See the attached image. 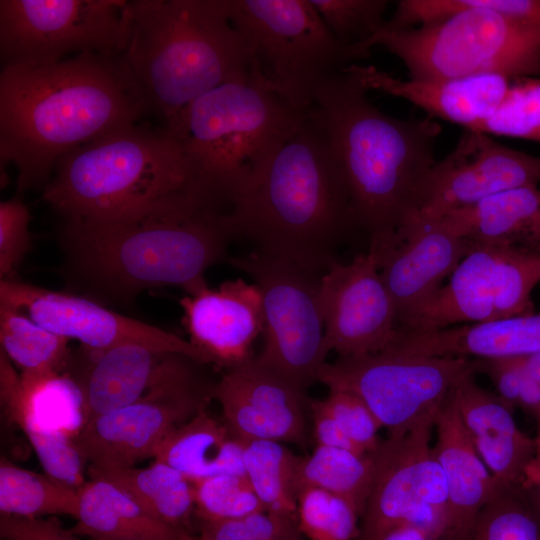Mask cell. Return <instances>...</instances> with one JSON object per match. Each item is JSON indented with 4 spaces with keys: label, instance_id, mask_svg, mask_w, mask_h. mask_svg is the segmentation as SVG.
I'll return each instance as SVG.
<instances>
[{
    "label": "cell",
    "instance_id": "6da1fadb",
    "mask_svg": "<svg viewBox=\"0 0 540 540\" xmlns=\"http://www.w3.org/2000/svg\"><path fill=\"white\" fill-rule=\"evenodd\" d=\"M59 237L68 279L123 302L165 286L195 293L211 266L229 261L236 238L228 207L204 187L116 218L65 220Z\"/></svg>",
    "mask_w": 540,
    "mask_h": 540
},
{
    "label": "cell",
    "instance_id": "7a4b0ae2",
    "mask_svg": "<svg viewBox=\"0 0 540 540\" xmlns=\"http://www.w3.org/2000/svg\"><path fill=\"white\" fill-rule=\"evenodd\" d=\"M147 117L119 54L86 53L0 72V156L19 192L49 181L70 152Z\"/></svg>",
    "mask_w": 540,
    "mask_h": 540
},
{
    "label": "cell",
    "instance_id": "3957f363",
    "mask_svg": "<svg viewBox=\"0 0 540 540\" xmlns=\"http://www.w3.org/2000/svg\"><path fill=\"white\" fill-rule=\"evenodd\" d=\"M344 70L314 92L310 116L325 134L343 174L357 227L377 257L390 249L415 212L420 186L436 163L441 126L432 117L385 114Z\"/></svg>",
    "mask_w": 540,
    "mask_h": 540
},
{
    "label": "cell",
    "instance_id": "277c9868",
    "mask_svg": "<svg viewBox=\"0 0 540 540\" xmlns=\"http://www.w3.org/2000/svg\"><path fill=\"white\" fill-rule=\"evenodd\" d=\"M228 215L235 236L256 252L317 273L337 261L356 223L341 169L308 109L265 168L232 195Z\"/></svg>",
    "mask_w": 540,
    "mask_h": 540
},
{
    "label": "cell",
    "instance_id": "5b68a950",
    "mask_svg": "<svg viewBox=\"0 0 540 540\" xmlns=\"http://www.w3.org/2000/svg\"><path fill=\"white\" fill-rule=\"evenodd\" d=\"M119 54L147 117L174 133L186 108L208 91L254 73L250 49L227 0H130Z\"/></svg>",
    "mask_w": 540,
    "mask_h": 540
},
{
    "label": "cell",
    "instance_id": "8992f818",
    "mask_svg": "<svg viewBox=\"0 0 540 540\" xmlns=\"http://www.w3.org/2000/svg\"><path fill=\"white\" fill-rule=\"evenodd\" d=\"M375 45L397 56L413 80L540 78V30L482 0H401L365 48Z\"/></svg>",
    "mask_w": 540,
    "mask_h": 540
},
{
    "label": "cell",
    "instance_id": "52a82bcc",
    "mask_svg": "<svg viewBox=\"0 0 540 540\" xmlns=\"http://www.w3.org/2000/svg\"><path fill=\"white\" fill-rule=\"evenodd\" d=\"M195 187L210 189L195 174L178 138L140 121L61 158L42 198L63 221L104 220Z\"/></svg>",
    "mask_w": 540,
    "mask_h": 540
},
{
    "label": "cell",
    "instance_id": "ba28073f",
    "mask_svg": "<svg viewBox=\"0 0 540 540\" xmlns=\"http://www.w3.org/2000/svg\"><path fill=\"white\" fill-rule=\"evenodd\" d=\"M306 112L254 72L197 98L173 134L197 177L229 207L232 195L265 168Z\"/></svg>",
    "mask_w": 540,
    "mask_h": 540
},
{
    "label": "cell",
    "instance_id": "9c48e42d",
    "mask_svg": "<svg viewBox=\"0 0 540 540\" xmlns=\"http://www.w3.org/2000/svg\"><path fill=\"white\" fill-rule=\"evenodd\" d=\"M254 71L293 107L307 110L328 78L367 58L339 43L311 0H227Z\"/></svg>",
    "mask_w": 540,
    "mask_h": 540
},
{
    "label": "cell",
    "instance_id": "30bf717a",
    "mask_svg": "<svg viewBox=\"0 0 540 540\" xmlns=\"http://www.w3.org/2000/svg\"><path fill=\"white\" fill-rule=\"evenodd\" d=\"M235 269L258 287L264 344L256 362L306 391L330 352L324 330L319 273L297 263L252 251L232 256Z\"/></svg>",
    "mask_w": 540,
    "mask_h": 540
},
{
    "label": "cell",
    "instance_id": "8fae6325",
    "mask_svg": "<svg viewBox=\"0 0 540 540\" xmlns=\"http://www.w3.org/2000/svg\"><path fill=\"white\" fill-rule=\"evenodd\" d=\"M476 373L478 359L410 355L386 348L327 362L318 382L360 397L388 437H400L435 417L451 391Z\"/></svg>",
    "mask_w": 540,
    "mask_h": 540
},
{
    "label": "cell",
    "instance_id": "7c38bea8",
    "mask_svg": "<svg viewBox=\"0 0 540 540\" xmlns=\"http://www.w3.org/2000/svg\"><path fill=\"white\" fill-rule=\"evenodd\" d=\"M129 26L126 0H0V60L36 66L86 54H120Z\"/></svg>",
    "mask_w": 540,
    "mask_h": 540
},
{
    "label": "cell",
    "instance_id": "4fadbf2b",
    "mask_svg": "<svg viewBox=\"0 0 540 540\" xmlns=\"http://www.w3.org/2000/svg\"><path fill=\"white\" fill-rule=\"evenodd\" d=\"M435 417L400 437H387L371 452L373 476L359 540H383L405 526L440 536L446 527L445 476L430 446Z\"/></svg>",
    "mask_w": 540,
    "mask_h": 540
},
{
    "label": "cell",
    "instance_id": "5bb4252c",
    "mask_svg": "<svg viewBox=\"0 0 540 540\" xmlns=\"http://www.w3.org/2000/svg\"><path fill=\"white\" fill-rule=\"evenodd\" d=\"M450 276L447 285L397 328L425 332L532 313L531 294L540 282V253L473 246Z\"/></svg>",
    "mask_w": 540,
    "mask_h": 540
},
{
    "label": "cell",
    "instance_id": "9a60e30c",
    "mask_svg": "<svg viewBox=\"0 0 540 540\" xmlns=\"http://www.w3.org/2000/svg\"><path fill=\"white\" fill-rule=\"evenodd\" d=\"M203 366L193 361L136 402L87 422L74 439L84 460L99 468H126L154 458L164 440L213 399L215 383Z\"/></svg>",
    "mask_w": 540,
    "mask_h": 540
},
{
    "label": "cell",
    "instance_id": "2e32d148",
    "mask_svg": "<svg viewBox=\"0 0 540 540\" xmlns=\"http://www.w3.org/2000/svg\"><path fill=\"white\" fill-rule=\"evenodd\" d=\"M0 304L25 314L51 332L77 339L83 347L92 350L136 344L211 364L190 341L79 295L49 290L14 278L3 279L0 281Z\"/></svg>",
    "mask_w": 540,
    "mask_h": 540
},
{
    "label": "cell",
    "instance_id": "e0dca14e",
    "mask_svg": "<svg viewBox=\"0 0 540 540\" xmlns=\"http://www.w3.org/2000/svg\"><path fill=\"white\" fill-rule=\"evenodd\" d=\"M540 182V156L464 129L454 149L423 180L413 214L438 218L496 193ZM412 214V215H413Z\"/></svg>",
    "mask_w": 540,
    "mask_h": 540
},
{
    "label": "cell",
    "instance_id": "ac0fdd59",
    "mask_svg": "<svg viewBox=\"0 0 540 540\" xmlns=\"http://www.w3.org/2000/svg\"><path fill=\"white\" fill-rule=\"evenodd\" d=\"M327 346L338 357L376 354L396 335V310L369 250L349 263L335 261L320 280Z\"/></svg>",
    "mask_w": 540,
    "mask_h": 540
},
{
    "label": "cell",
    "instance_id": "d6986e66",
    "mask_svg": "<svg viewBox=\"0 0 540 540\" xmlns=\"http://www.w3.org/2000/svg\"><path fill=\"white\" fill-rule=\"evenodd\" d=\"M213 399L221 406L222 420L241 441L307 444L311 400L306 391L254 357L224 370Z\"/></svg>",
    "mask_w": 540,
    "mask_h": 540
},
{
    "label": "cell",
    "instance_id": "ffe728a7",
    "mask_svg": "<svg viewBox=\"0 0 540 540\" xmlns=\"http://www.w3.org/2000/svg\"><path fill=\"white\" fill-rule=\"evenodd\" d=\"M472 248L438 218L413 214L406 220L395 244L378 258L397 326L435 295Z\"/></svg>",
    "mask_w": 540,
    "mask_h": 540
},
{
    "label": "cell",
    "instance_id": "44dd1931",
    "mask_svg": "<svg viewBox=\"0 0 540 540\" xmlns=\"http://www.w3.org/2000/svg\"><path fill=\"white\" fill-rule=\"evenodd\" d=\"M179 303L189 341L212 365L225 370L253 358L264 325L262 297L254 283L238 278L217 288L206 285Z\"/></svg>",
    "mask_w": 540,
    "mask_h": 540
},
{
    "label": "cell",
    "instance_id": "7402d4cb",
    "mask_svg": "<svg viewBox=\"0 0 540 540\" xmlns=\"http://www.w3.org/2000/svg\"><path fill=\"white\" fill-rule=\"evenodd\" d=\"M81 356L84 367L73 381L82 396L83 426L97 416L136 402L196 361L136 344L105 350L82 346Z\"/></svg>",
    "mask_w": 540,
    "mask_h": 540
},
{
    "label": "cell",
    "instance_id": "603a6c76",
    "mask_svg": "<svg viewBox=\"0 0 540 540\" xmlns=\"http://www.w3.org/2000/svg\"><path fill=\"white\" fill-rule=\"evenodd\" d=\"M363 88L400 97L464 129L487 120L505 99L513 80L502 75H478L439 80H402L372 65L344 69Z\"/></svg>",
    "mask_w": 540,
    "mask_h": 540
},
{
    "label": "cell",
    "instance_id": "cb8c5ba5",
    "mask_svg": "<svg viewBox=\"0 0 540 540\" xmlns=\"http://www.w3.org/2000/svg\"><path fill=\"white\" fill-rule=\"evenodd\" d=\"M454 397L473 444L499 488L521 487L535 455V440L519 429L513 409L478 386L474 377L462 381Z\"/></svg>",
    "mask_w": 540,
    "mask_h": 540
},
{
    "label": "cell",
    "instance_id": "d4e9b609",
    "mask_svg": "<svg viewBox=\"0 0 540 540\" xmlns=\"http://www.w3.org/2000/svg\"><path fill=\"white\" fill-rule=\"evenodd\" d=\"M434 429L433 454L443 470L448 493L444 531L462 530L504 489L479 456L459 413L454 390L439 407Z\"/></svg>",
    "mask_w": 540,
    "mask_h": 540
},
{
    "label": "cell",
    "instance_id": "484cf974",
    "mask_svg": "<svg viewBox=\"0 0 540 540\" xmlns=\"http://www.w3.org/2000/svg\"><path fill=\"white\" fill-rule=\"evenodd\" d=\"M387 348L429 357L494 359L525 356L540 352V311L425 332L397 329Z\"/></svg>",
    "mask_w": 540,
    "mask_h": 540
},
{
    "label": "cell",
    "instance_id": "4316f807",
    "mask_svg": "<svg viewBox=\"0 0 540 540\" xmlns=\"http://www.w3.org/2000/svg\"><path fill=\"white\" fill-rule=\"evenodd\" d=\"M472 246L489 245L540 253V188L518 187L438 217Z\"/></svg>",
    "mask_w": 540,
    "mask_h": 540
},
{
    "label": "cell",
    "instance_id": "83f0119b",
    "mask_svg": "<svg viewBox=\"0 0 540 540\" xmlns=\"http://www.w3.org/2000/svg\"><path fill=\"white\" fill-rule=\"evenodd\" d=\"M154 459L192 482L223 474L245 476L242 441L223 420L213 418L206 410L176 428Z\"/></svg>",
    "mask_w": 540,
    "mask_h": 540
},
{
    "label": "cell",
    "instance_id": "f1b7e54d",
    "mask_svg": "<svg viewBox=\"0 0 540 540\" xmlns=\"http://www.w3.org/2000/svg\"><path fill=\"white\" fill-rule=\"evenodd\" d=\"M76 535L92 540H179L183 530L168 526L137 504L116 485L90 479L78 489Z\"/></svg>",
    "mask_w": 540,
    "mask_h": 540
},
{
    "label": "cell",
    "instance_id": "f546056e",
    "mask_svg": "<svg viewBox=\"0 0 540 540\" xmlns=\"http://www.w3.org/2000/svg\"><path fill=\"white\" fill-rule=\"evenodd\" d=\"M90 479H102L127 493L148 514L178 530L189 531L195 517V488L181 472L160 461L143 468L88 467Z\"/></svg>",
    "mask_w": 540,
    "mask_h": 540
},
{
    "label": "cell",
    "instance_id": "4dcf8cb0",
    "mask_svg": "<svg viewBox=\"0 0 540 540\" xmlns=\"http://www.w3.org/2000/svg\"><path fill=\"white\" fill-rule=\"evenodd\" d=\"M1 401L9 417L24 432L46 474L78 490L84 480V458L74 439L50 430L36 417L11 361L0 352Z\"/></svg>",
    "mask_w": 540,
    "mask_h": 540
},
{
    "label": "cell",
    "instance_id": "1f68e13d",
    "mask_svg": "<svg viewBox=\"0 0 540 540\" xmlns=\"http://www.w3.org/2000/svg\"><path fill=\"white\" fill-rule=\"evenodd\" d=\"M242 444L245 477L265 511L298 518V471L302 456L276 441L249 440Z\"/></svg>",
    "mask_w": 540,
    "mask_h": 540
},
{
    "label": "cell",
    "instance_id": "d6a6232c",
    "mask_svg": "<svg viewBox=\"0 0 540 540\" xmlns=\"http://www.w3.org/2000/svg\"><path fill=\"white\" fill-rule=\"evenodd\" d=\"M373 476L370 453L315 446L301 457L298 471L299 493L307 487L318 488L348 502L361 518Z\"/></svg>",
    "mask_w": 540,
    "mask_h": 540
},
{
    "label": "cell",
    "instance_id": "836d02e7",
    "mask_svg": "<svg viewBox=\"0 0 540 540\" xmlns=\"http://www.w3.org/2000/svg\"><path fill=\"white\" fill-rule=\"evenodd\" d=\"M1 351L21 368V374L58 375L68 366V338L0 304Z\"/></svg>",
    "mask_w": 540,
    "mask_h": 540
},
{
    "label": "cell",
    "instance_id": "e575fe53",
    "mask_svg": "<svg viewBox=\"0 0 540 540\" xmlns=\"http://www.w3.org/2000/svg\"><path fill=\"white\" fill-rule=\"evenodd\" d=\"M78 490L48 474L19 467L6 458L0 462V511L2 515L39 518L78 512Z\"/></svg>",
    "mask_w": 540,
    "mask_h": 540
},
{
    "label": "cell",
    "instance_id": "d590c367",
    "mask_svg": "<svg viewBox=\"0 0 540 540\" xmlns=\"http://www.w3.org/2000/svg\"><path fill=\"white\" fill-rule=\"evenodd\" d=\"M519 488L501 490L466 528L444 531L439 540H540V525Z\"/></svg>",
    "mask_w": 540,
    "mask_h": 540
},
{
    "label": "cell",
    "instance_id": "8d00e7d4",
    "mask_svg": "<svg viewBox=\"0 0 540 540\" xmlns=\"http://www.w3.org/2000/svg\"><path fill=\"white\" fill-rule=\"evenodd\" d=\"M298 525L307 540H359L360 518L344 499L307 487L297 499Z\"/></svg>",
    "mask_w": 540,
    "mask_h": 540
},
{
    "label": "cell",
    "instance_id": "74e56055",
    "mask_svg": "<svg viewBox=\"0 0 540 540\" xmlns=\"http://www.w3.org/2000/svg\"><path fill=\"white\" fill-rule=\"evenodd\" d=\"M193 484L196 520H235L265 511L244 475H217Z\"/></svg>",
    "mask_w": 540,
    "mask_h": 540
},
{
    "label": "cell",
    "instance_id": "f35d334b",
    "mask_svg": "<svg viewBox=\"0 0 540 540\" xmlns=\"http://www.w3.org/2000/svg\"><path fill=\"white\" fill-rule=\"evenodd\" d=\"M472 130L540 143V78L513 80L496 112Z\"/></svg>",
    "mask_w": 540,
    "mask_h": 540
},
{
    "label": "cell",
    "instance_id": "ab89813d",
    "mask_svg": "<svg viewBox=\"0 0 540 540\" xmlns=\"http://www.w3.org/2000/svg\"><path fill=\"white\" fill-rule=\"evenodd\" d=\"M325 25L346 47L366 53L365 43L384 25L386 0H311Z\"/></svg>",
    "mask_w": 540,
    "mask_h": 540
},
{
    "label": "cell",
    "instance_id": "60d3db41",
    "mask_svg": "<svg viewBox=\"0 0 540 540\" xmlns=\"http://www.w3.org/2000/svg\"><path fill=\"white\" fill-rule=\"evenodd\" d=\"M197 530L201 540H307L298 518L266 511L235 520H197Z\"/></svg>",
    "mask_w": 540,
    "mask_h": 540
},
{
    "label": "cell",
    "instance_id": "b9f144b4",
    "mask_svg": "<svg viewBox=\"0 0 540 540\" xmlns=\"http://www.w3.org/2000/svg\"><path fill=\"white\" fill-rule=\"evenodd\" d=\"M346 436L363 453L373 452L381 442L380 422L367 404L352 392L329 389L323 399Z\"/></svg>",
    "mask_w": 540,
    "mask_h": 540
},
{
    "label": "cell",
    "instance_id": "7bdbcfd3",
    "mask_svg": "<svg viewBox=\"0 0 540 540\" xmlns=\"http://www.w3.org/2000/svg\"><path fill=\"white\" fill-rule=\"evenodd\" d=\"M30 212L19 197L0 203V276L13 279L32 242L29 230Z\"/></svg>",
    "mask_w": 540,
    "mask_h": 540
},
{
    "label": "cell",
    "instance_id": "ee69618b",
    "mask_svg": "<svg viewBox=\"0 0 540 540\" xmlns=\"http://www.w3.org/2000/svg\"><path fill=\"white\" fill-rule=\"evenodd\" d=\"M479 373L492 381L497 396L511 409L517 407L524 369L519 357L478 359Z\"/></svg>",
    "mask_w": 540,
    "mask_h": 540
},
{
    "label": "cell",
    "instance_id": "f6af8a7d",
    "mask_svg": "<svg viewBox=\"0 0 540 540\" xmlns=\"http://www.w3.org/2000/svg\"><path fill=\"white\" fill-rule=\"evenodd\" d=\"M0 535L4 540H79L57 522L12 515L1 516Z\"/></svg>",
    "mask_w": 540,
    "mask_h": 540
},
{
    "label": "cell",
    "instance_id": "bcb514c9",
    "mask_svg": "<svg viewBox=\"0 0 540 540\" xmlns=\"http://www.w3.org/2000/svg\"><path fill=\"white\" fill-rule=\"evenodd\" d=\"M312 437L316 446L341 448L361 452L346 436L323 400L310 401Z\"/></svg>",
    "mask_w": 540,
    "mask_h": 540
},
{
    "label": "cell",
    "instance_id": "7dc6e473",
    "mask_svg": "<svg viewBox=\"0 0 540 540\" xmlns=\"http://www.w3.org/2000/svg\"><path fill=\"white\" fill-rule=\"evenodd\" d=\"M383 540H439V536L413 526H405L394 530Z\"/></svg>",
    "mask_w": 540,
    "mask_h": 540
},
{
    "label": "cell",
    "instance_id": "c3c4849f",
    "mask_svg": "<svg viewBox=\"0 0 540 540\" xmlns=\"http://www.w3.org/2000/svg\"><path fill=\"white\" fill-rule=\"evenodd\" d=\"M539 428L535 440V455L529 465L521 487L531 486L540 483V415L538 416Z\"/></svg>",
    "mask_w": 540,
    "mask_h": 540
},
{
    "label": "cell",
    "instance_id": "681fc988",
    "mask_svg": "<svg viewBox=\"0 0 540 540\" xmlns=\"http://www.w3.org/2000/svg\"><path fill=\"white\" fill-rule=\"evenodd\" d=\"M519 491L528 509L540 525V483L520 487Z\"/></svg>",
    "mask_w": 540,
    "mask_h": 540
},
{
    "label": "cell",
    "instance_id": "f907efd6",
    "mask_svg": "<svg viewBox=\"0 0 540 540\" xmlns=\"http://www.w3.org/2000/svg\"><path fill=\"white\" fill-rule=\"evenodd\" d=\"M519 358L525 372L540 385V352Z\"/></svg>",
    "mask_w": 540,
    "mask_h": 540
},
{
    "label": "cell",
    "instance_id": "816d5d0a",
    "mask_svg": "<svg viewBox=\"0 0 540 540\" xmlns=\"http://www.w3.org/2000/svg\"><path fill=\"white\" fill-rule=\"evenodd\" d=\"M181 540H201L198 536L191 534L189 531L183 530Z\"/></svg>",
    "mask_w": 540,
    "mask_h": 540
},
{
    "label": "cell",
    "instance_id": "f5cc1de1",
    "mask_svg": "<svg viewBox=\"0 0 540 540\" xmlns=\"http://www.w3.org/2000/svg\"><path fill=\"white\" fill-rule=\"evenodd\" d=\"M130 540H162V539H130ZM179 540H181V537Z\"/></svg>",
    "mask_w": 540,
    "mask_h": 540
}]
</instances>
